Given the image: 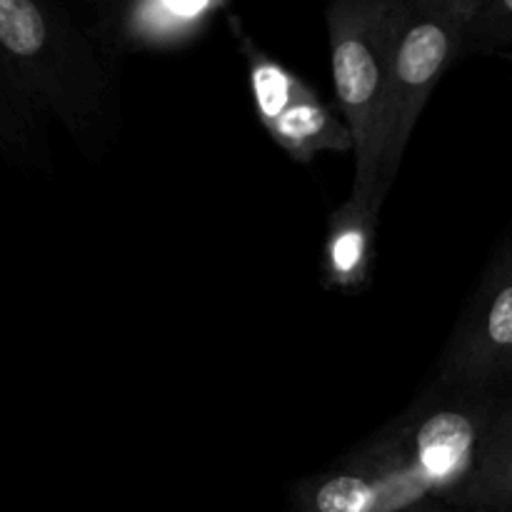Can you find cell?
Listing matches in <instances>:
<instances>
[{"label": "cell", "mask_w": 512, "mask_h": 512, "mask_svg": "<svg viewBox=\"0 0 512 512\" xmlns=\"http://www.w3.org/2000/svg\"><path fill=\"white\" fill-rule=\"evenodd\" d=\"M463 505L480 512L512 510V403L490 423L478 470L465 490Z\"/></svg>", "instance_id": "8fae6325"}, {"label": "cell", "mask_w": 512, "mask_h": 512, "mask_svg": "<svg viewBox=\"0 0 512 512\" xmlns=\"http://www.w3.org/2000/svg\"><path fill=\"white\" fill-rule=\"evenodd\" d=\"M0 155L23 168H40L48 160L45 115L20 85L13 65L0 50Z\"/></svg>", "instance_id": "ba28073f"}, {"label": "cell", "mask_w": 512, "mask_h": 512, "mask_svg": "<svg viewBox=\"0 0 512 512\" xmlns=\"http://www.w3.org/2000/svg\"><path fill=\"white\" fill-rule=\"evenodd\" d=\"M0 50L35 108L85 153H100L115 85L110 55L88 23L48 0H0Z\"/></svg>", "instance_id": "7a4b0ae2"}, {"label": "cell", "mask_w": 512, "mask_h": 512, "mask_svg": "<svg viewBox=\"0 0 512 512\" xmlns=\"http://www.w3.org/2000/svg\"><path fill=\"white\" fill-rule=\"evenodd\" d=\"M465 50L510 53L512 50V0H480L478 13L468 28Z\"/></svg>", "instance_id": "7c38bea8"}, {"label": "cell", "mask_w": 512, "mask_h": 512, "mask_svg": "<svg viewBox=\"0 0 512 512\" xmlns=\"http://www.w3.org/2000/svg\"><path fill=\"white\" fill-rule=\"evenodd\" d=\"M410 0H335L328 5L330 65L340 113L353 135L355 178L350 198L375 210L383 110L390 60ZM380 215V210H375Z\"/></svg>", "instance_id": "3957f363"}, {"label": "cell", "mask_w": 512, "mask_h": 512, "mask_svg": "<svg viewBox=\"0 0 512 512\" xmlns=\"http://www.w3.org/2000/svg\"><path fill=\"white\" fill-rule=\"evenodd\" d=\"M225 0H128L103 5L88 23L105 53H170L198 43Z\"/></svg>", "instance_id": "8992f818"}, {"label": "cell", "mask_w": 512, "mask_h": 512, "mask_svg": "<svg viewBox=\"0 0 512 512\" xmlns=\"http://www.w3.org/2000/svg\"><path fill=\"white\" fill-rule=\"evenodd\" d=\"M490 395L428 400L295 488L298 512H408L463 503L493 423Z\"/></svg>", "instance_id": "6da1fadb"}, {"label": "cell", "mask_w": 512, "mask_h": 512, "mask_svg": "<svg viewBox=\"0 0 512 512\" xmlns=\"http://www.w3.org/2000/svg\"><path fill=\"white\" fill-rule=\"evenodd\" d=\"M378 213L348 198L330 213L323 250V283L338 293H360L370 283Z\"/></svg>", "instance_id": "52a82bcc"}, {"label": "cell", "mask_w": 512, "mask_h": 512, "mask_svg": "<svg viewBox=\"0 0 512 512\" xmlns=\"http://www.w3.org/2000/svg\"><path fill=\"white\" fill-rule=\"evenodd\" d=\"M230 30H233L240 53L248 63L255 113H258V120L265 130L298 103L318 98V93L300 75H295L280 60L270 58L263 48H258V43L240 28V23H235V18H230Z\"/></svg>", "instance_id": "9c48e42d"}, {"label": "cell", "mask_w": 512, "mask_h": 512, "mask_svg": "<svg viewBox=\"0 0 512 512\" xmlns=\"http://www.w3.org/2000/svg\"><path fill=\"white\" fill-rule=\"evenodd\" d=\"M478 5L480 0H410L408 18L390 60L375 210L383 208L385 195L398 178L405 148L435 85L465 53Z\"/></svg>", "instance_id": "277c9868"}, {"label": "cell", "mask_w": 512, "mask_h": 512, "mask_svg": "<svg viewBox=\"0 0 512 512\" xmlns=\"http://www.w3.org/2000/svg\"><path fill=\"white\" fill-rule=\"evenodd\" d=\"M408 512H453V510H450V505L445 503H433V505H423V508H415Z\"/></svg>", "instance_id": "4fadbf2b"}, {"label": "cell", "mask_w": 512, "mask_h": 512, "mask_svg": "<svg viewBox=\"0 0 512 512\" xmlns=\"http://www.w3.org/2000/svg\"><path fill=\"white\" fill-rule=\"evenodd\" d=\"M512 378V253L490 268L438 368L440 390L488 395Z\"/></svg>", "instance_id": "5b68a950"}, {"label": "cell", "mask_w": 512, "mask_h": 512, "mask_svg": "<svg viewBox=\"0 0 512 512\" xmlns=\"http://www.w3.org/2000/svg\"><path fill=\"white\" fill-rule=\"evenodd\" d=\"M500 55H503L505 60H510V63H512V50H510V53H500Z\"/></svg>", "instance_id": "5bb4252c"}, {"label": "cell", "mask_w": 512, "mask_h": 512, "mask_svg": "<svg viewBox=\"0 0 512 512\" xmlns=\"http://www.w3.org/2000/svg\"><path fill=\"white\" fill-rule=\"evenodd\" d=\"M268 135L298 163H310L320 153L353 150V135L345 120L320 98L305 100L280 115L268 128Z\"/></svg>", "instance_id": "30bf717a"}]
</instances>
